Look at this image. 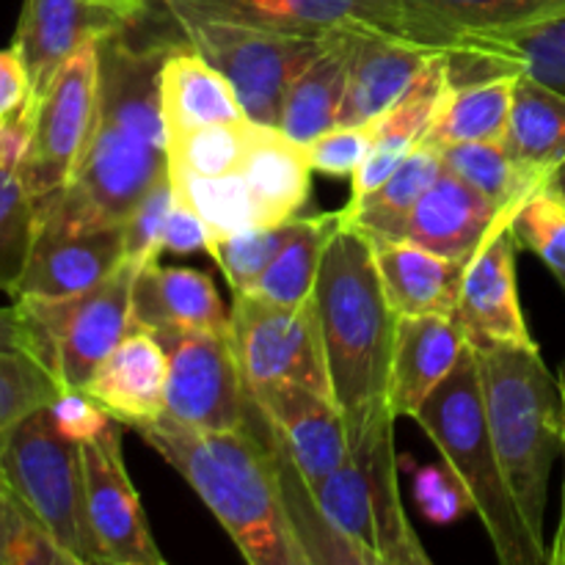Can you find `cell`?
Segmentation results:
<instances>
[{"label":"cell","instance_id":"f6af8a7d","mask_svg":"<svg viewBox=\"0 0 565 565\" xmlns=\"http://www.w3.org/2000/svg\"><path fill=\"white\" fill-rule=\"evenodd\" d=\"M50 412H53L58 428L64 430L72 441H77V445L97 439V436H103L105 430L116 423V419L108 417L86 392L75 390L61 392L53 401V406H50Z\"/></svg>","mask_w":565,"mask_h":565},{"label":"cell","instance_id":"44dd1931","mask_svg":"<svg viewBox=\"0 0 565 565\" xmlns=\"http://www.w3.org/2000/svg\"><path fill=\"white\" fill-rule=\"evenodd\" d=\"M469 340L456 315L397 318L392 353V406L397 417H414L436 386L456 370Z\"/></svg>","mask_w":565,"mask_h":565},{"label":"cell","instance_id":"cb8c5ba5","mask_svg":"<svg viewBox=\"0 0 565 565\" xmlns=\"http://www.w3.org/2000/svg\"><path fill=\"white\" fill-rule=\"evenodd\" d=\"M160 108L166 138L218 121L248 119L232 83L177 33L160 70Z\"/></svg>","mask_w":565,"mask_h":565},{"label":"cell","instance_id":"f35d334b","mask_svg":"<svg viewBox=\"0 0 565 565\" xmlns=\"http://www.w3.org/2000/svg\"><path fill=\"white\" fill-rule=\"evenodd\" d=\"M292 226H296V218L274 226H254V230L237 232V235L210 241L207 254L221 268L232 292H246L263 276V270L274 263L279 248L292 235Z\"/></svg>","mask_w":565,"mask_h":565},{"label":"cell","instance_id":"5bb4252c","mask_svg":"<svg viewBox=\"0 0 565 565\" xmlns=\"http://www.w3.org/2000/svg\"><path fill=\"white\" fill-rule=\"evenodd\" d=\"M279 467L303 491H312L351 458L345 423L329 392L281 384L252 395Z\"/></svg>","mask_w":565,"mask_h":565},{"label":"cell","instance_id":"1f68e13d","mask_svg":"<svg viewBox=\"0 0 565 565\" xmlns=\"http://www.w3.org/2000/svg\"><path fill=\"white\" fill-rule=\"evenodd\" d=\"M340 221V210L318 215H298L292 235L279 248L274 263L263 270V276L248 287V296L285 303V307H301V303L312 301L326 243L334 235Z\"/></svg>","mask_w":565,"mask_h":565},{"label":"cell","instance_id":"d6a6232c","mask_svg":"<svg viewBox=\"0 0 565 565\" xmlns=\"http://www.w3.org/2000/svg\"><path fill=\"white\" fill-rule=\"evenodd\" d=\"M502 141L519 163L552 174L565 160V94L519 75Z\"/></svg>","mask_w":565,"mask_h":565},{"label":"cell","instance_id":"7c38bea8","mask_svg":"<svg viewBox=\"0 0 565 565\" xmlns=\"http://www.w3.org/2000/svg\"><path fill=\"white\" fill-rule=\"evenodd\" d=\"M166 351V417L196 430L248 428L257 417L232 331H160Z\"/></svg>","mask_w":565,"mask_h":565},{"label":"cell","instance_id":"c3c4849f","mask_svg":"<svg viewBox=\"0 0 565 565\" xmlns=\"http://www.w3.org/2000/svg\"><path fill=\"white\" fill-rule=\"evenodd\" d=\"M94 3L105 6V9L114 11L121 22L132 25V22H138L149 9H152L154 0H94Z\"/></svg>","mask_w":565,"mask_h":565},{"label":"cell","instance_id":"d590c367","mask_svg":"<svg viewBox=\"0 0 565 565\" xmlns=\"http://www.w3.org/2000/svg\"><path fill=\"white\" fill-rule=\"evenodd\" d=\"M252 119L218 121L169 138V169L182 177H230L246 163L254 141Z\"/></svg>","mask_w":565,"mask_h":565},{"label":"cell","instance_id":"8d00e7d4","mask_svg":"<svg viewBox=\"0 0 565 565\" xmlns=\"http://www.w3.org/2000/svg\"><path fill=\"white\" fill-rule=\"evenodd\" d=\"M36 232V199L20 166L0 160V290L14 298Z\"/></svg>","mask_w":565,"mask_h":565},{"label":"cell","instance_id":"b9f144b4","mask_svg":"<svg viewBox=\"0 0 565 565\" xmlns=\"http://www.w3.org/2000/svg\"><path fill=\"white\" fill-rule=\"evenodd\" d=\"M171 204H174V180L171 171L160 174L136 202V207L121 221L125 226V252L130 263L143 268L163 254V232L169 221Z\"/></svg>","mask_w":565,"mask_h":565},{"label":"cell","instance_id":"3957f363","mask_svg":"<svg viewBox=\"0 0 565 565\" xmlns=\"http://www.w3.org/2000/svg\"><path fill=\"white\" fill-rule=\"evenodd\" d=\"M138 434L202 497L248 563L309 565L259 408L248 428L196 430L163 414Z\"/></svg>","mask_w":565,"mask_h":565},{"label":"cell","instance_id":"603a6c76","mask_svg":"<svg viewBox=\"0 0 565 565\" xmlns=\"http://www.w3.org/2000/svg\"><path fill=\"white\" fill-rule=\"evenodd\" d=\"M132 326L160 331H230V309L202 270L147 263L132 285Z\"/></svg>","mask_w":565,"mask_h":565},{"label":"cell","instance_id":"ab89813d","mask_svg":"<svg viewBox=\"0 0 565 565\" xmlns=\"http://www.w3.org/2000/svg\"><path fill=\"white\" fill-rule=\"evenodd\" d=\"M0 565H75L0 475Z\"/></svg>","mask_w":565,"mask_h":565},{"label":"cell","instance_id":"e0dca14e","mask_svg":"<svg viewBox=\"0 0 565 565\" xmlns=\"http://www.w3.org/2000/svg\"><path fill=\"white\" fill-rule=\"evenodd\" d=\"M452 86L494 75H527L565 94V14L511 31L467 33L447 53Z\"/></svg>","mask_w":565,"mask_h":565},{"label":"cell","instance_id":"d6986e66","mask_svg":"<svg viewBox=\"0 0 565 565\" xmlns=\"http://www.w3.org/2000/svg\"><path fill=\"white\" fill-rule=\"evenodd\" d=\"M166 351L158 337L132 326L86 384V395L119 425L143 428L166 414Z\"/></svg>","mask_w":565,"mask_h":565},{"label":"cell","instance_id":"9a60e30c","mask_svg":"<svg viewBox=\"0 0 565 565\" xmlns=\"http://www.w3.org/2000/svg\"><path fill=\"white\" fill-rule=\"evenodd\" d=\"M127 259L125 226H83L36 202V232L14 301H61L108 279Z\"/></svg>","mask_w":565,"mask_h":565},{"label":"cell","instance_id":"5b68a950","mask_svg":"<svg viewBox=\"0 0 565 565\" xmlns=\"http://www.w3.org/2000/svg\"><path fill=\"white\" fill-rule=\"evenodd\" d=\"M414 423L439 447L441 458L467 489L497 557L505 565H550L524 527L502 475L486 414L478 351L467 345L461 362L419 406Z\"/></svg>","mask_w":565,"mask_h":565},{"label":"cell","instance_id":"4fadbf2b","mask_svg":"<svg viewBox=\"0 0 565 565\" xmlns=\"http://www.w3.org/2000/svg\"><path fill=\"white\" fill-rule=\"evenodd\" d=\"M519 204L502 210L469 257L463 270L456 318L475 351L483 348H539L530 334L516 285L519 241L513 215Z\"/></svg>","mask_w":565,"mask_h":565},{"label":"cell","instance_id":"7402d4cb","mask_svg":"<svg viewBox=\"0 0 565 565\" xmlns=\"http://www.w3.org/2000/svg\"><path fill=\"white\" fill-rule=\"evenodd\" d=\"M370 243L384 296L397 318L456 315L467 270L463 259L430 252L408 237H370Z\"/></svg>","mask_w":565,"mask_h":565},{"label":"cell","instance_id":"bcb514c9","mask_svg":"<svg viewBox=\"0 0 565 565\" xmlns=\"http://www.w3.org/2000/svg\"><path fill=\"white\" fill-rule=\"evenodd\" d=\"M210 241H213V235H210L204 218L196 213V207H193V204L174 188V204H171V213H169V221H166V232H163V252H174V254L207 252Z\"/></svg>","mask_w":565,"mask_h":565},{"label":"cell","instance_id":"52a82bcc","mask_svg":"<svg viewBox=\"0 0 565 565\" xmlns=\"http://www.w3.org/2000/svg\"><path fill=\"white\" fill-rule=\"evenodd\" d=\"M138 265L125 259L108 279L61 301H14L28 342L66 390L83 392L94 370L132 329Z\"/></svg>","mask_w":565,"mask_h":565},{"label":"cell","instance_id":"7a4b0ae2","mask_svg":"<svg viewBox=\"0 0 565 565\" xmlns=\"http://www.w3.org/2000/svg\"><path fill=\"white\" fill-rule=\"evenodd\" d=\"M174 39L141 36L138 22L99 39V105L86 154L75 180L39 204L72 224H121L169 171L160 70Z\"/></svg>","mask_w":565,"mask_h":565},{"label":"cell","instance_id":"4dcf8cb0","mask_svg":"<svg viewBox=\"0 0 565 565\" xmlns=\"http://www.w3.org/2000/svg\"><path fill=\"white\" fill-rule=\"evenodd\" d=\"M516 81L519 75L508 72L467 86H452L423 143L445 149L452 143L505 138Z\"/></svg>","mask_w":565,"mask_h":565},{"label":"cell","instance_id":"9c48e42d","mask_svg":"<svg viewBox=\"0 0 565 565\" xmlns=\"http://www.w3.org/2000/svg\"><path fill=\"white\" fill-rule=\"evenodd\" d=\"M171 22L177 33L232 83L248 119L265 127H279L281 105L292 81L326 42V36H298L199 17Z\"/></svg>","mask_w":565,"mask_h":565},{"label":"cell","instance_id":"ac0fdd59","mask_svg":"<svg viewBox=\"0 0 565 565\" xmlns=\"http://www.w3.org/2000/svg\"><path fill=\"white\" fill-rule=\"evenodd\" d=\"M121 28H127V22L94 0H25L11 47L20 53L31 77L28 119L33 121V108L44 88L81 44L110 36Z\"/></svg>","mask_w":565,"mask_h":565},{"label":"cell","instance_id":"277c9868","mask_svg":"<svg viewBox=\"0 0 565 565\" xmlns=\"http://www.w3.org/2000/svg\"><path fill=\"white\" fill-rule=\"evenodd\" d=\"M478 364L502 475L530 539L550 561L544 522L552 469L563 452L561 384L539 348H483Z\"/></svg>","mask_w":565,"mask_h":565},{"label":"cell","instance_id":"681fc988","mask_svg":"<svg viewBox=\"0 0 565 565\" xmlns=\"http://www.w3.org/2000/svg\"><path fill=\"white\" fill-rule=\"evenodd\" d=\"M557 384H561V401H563V456H565V362H563V367H561V379H557ZM557 541H565V483H563L561 524H557V533H555V541H552V544H557Z\"/></svg>","mask_w":565,"mask_h":565},{"label":"cell","instance_id":"ba28073f","mask_svg":"<svg viewBox=\"0 0 565 565\" xmlns=\"http://www.w3.org/2000/svg\"><path fill=\"white\" fill-rule=\"evenodd\" d=\"M154 6L171 20L199 17L298 36L351 31L434 53L452 50L450 39L414 14L406 0H154Z\"/></svg>","mask_w":565,"mask_h":565},{"label":"cell","instance_id":"f1b7e54d","mask_svg":"<svg viewBox=\"0 0 565 565\" xmlns=\"http://www.w3.org/2000/svg\"><path fill=\"white\" fill-rule=\"evenodd\" d=\"M64 392L28 342L17 307L0 309V452L28 414L53 406Z\"/></svg>","mask_w":565,"mask_h":565},{"label":"cell","instance_id":"ffe728a7","mask_svg":"<svg viewBox=\"0 0 565 565\" xmlns=\"http://www.w3.org/2000/svg\"><path fill=\"white\" fill-rule=\"evenodd\" d=\"M450 88L452 83L450 72H447V53H436L423 66V72L414 77L406 94L373 121V147H370L367 158L359 166L356 174L351 177L353 185L348 202H359L367 193H373L425 141Z\"/></svg>","mask_w":565,"mask_h":565},{"label":"cell","instance_id":"8992f818","mask_svg":"<svg viewBox=\"0 0 565 565\" xmlns=\"http://www.w3.org/2000/svg\"><path fill=\"white\" fill-rule=\"evenodd\" d=\"M0 475L72 563L99 565L88 527L81 445L58 428L50 406L17 425L0 452Z\"/></svg>","mask_w":565,"mask_h":565},{"label":"cell","instance_id":"6da1fadb","mask_svg":"<svg viewBox=\"0 0 565 565\" xmlns=\"http://www.w3.org/2000/svg\"><path fill=\"white\" fill-rule=\"evenodd\" d=\"M342 213V210H340ZM331 397L342 414L348 447L373 486L390 565H428L401 500L392 406V353L397 315L384 296L367 232L342 215L329 237L315 285Z\"/></svg>","mask_w":565,"mask_h":565},{"label":"cell","instance_id":"7bdbcfd3","mask_svg":"<svg viewBox=\"0 0 565 565\" xmlns=\"http://www.w3.org/2000/svg\"><path fill=\"white\" fill-rule=\"evenodd\" d=\"M375 125H337L303 143L312 171L329 177H353L373 147Z\"/></svg>","mask_w":565,"mask_h":565},{"label":"cell","instance_id":"ee69618b","mask_svg":"<svg viewBox=\"0 0 565 565\" xmlns=\"http://www.w3.org/2000/svg\"><path fill=\"white\" fill-rule=\"evenodd\" d=\"M414 500L428 522L452 524L472 511L467 489L456 480L450 467H419L414 472Z\"/></svg>","mask_w":565,"mask_h":565},{"label":"cell","instance_id":"74e56055","mask_svg":"<svg viewBox=\"0 0 565 565\" xmlns=\"http://www.w3.org/2000/svg\"><path fill=\"white\" fill-rule=\"evenodd\" d=\"M171 180H174L177 191L202 215L213 241L215 237H230L237 235V232L254 230V226H265L241 171L230 177L171 174Z\"/></svg>","mask_w":565,"mask_h":565},{"label":"cell","instance_id":"7dc6e473","mask_svg":"<svg viewBox=\"0 0 565 565\" xmlns=\"http://www.w3.org/2000/svg\"><path fill=\"white\" fill-rule=\"evenodd\" d=\"M28 103H31V77L20 53L14 47L0 50V121H14L25 116Z\"/></svg>","mask_w":565,"mask_h":565},{"label":"cell","instance_id":"8fae6325","mask_svg":"<svg viewBox=\"0 0 565 565\" xmlns=\"http://www.w3.org/2000/svg\"><path fill=\"white\" fill-rule=\"evenodd\" d=\"M99 105V39L61 64L33 108V130L20 174L31 196L44 199L75 180Z\"/></svg>","mask_w":565,"mask_h":565},{"label":"cell","instance_id":"836d02e7","mask_svg":"<svg viewBox=\"0 0 565 565\" xmlns=\"http://www.w3.org/2000/svg\"><path fill=\"white\" fill-rule=\"evenodd\" d=\"M439 154L447 171L467 180L500 207L524 202L530 193L539 191L550 180L546 171L519 163L502 138L452 143V147L439 149Z\"/></svg>","mask_w":565,"mask_h":565},{"label":"cell","instance_id":"d4e9b609","mask_svg":"<svg viewBox=\"0 0 565 565\" xmlns=\"http://www.w3.org/2000/svg\"><path fill=\"white\" fill-rule=\"evenodd\" d=\"M502 210L505 207L445 169L414 207L406 237L430 252L469 263Z\"/></svg>","mask_w":565,"mask_h":565},{"label":"cell","instance_id":"484cf974","mask_svg":"<svg viewBox=\"0 0 565 565\" xmlns=\"http://www.w3.org/2000/svg\"><path fill=\"white\" fill-rule=\"evenodd\" d=\"M362 36L351 31L329 33L323 47L298 72L281 105L279 130L292 141L309 143L320 132L340 125L342 99L351 81L353 58Z\"/></svg>","mask_w":565,"mask_h":565},{"label":"cell","instance_id":"83f0119b","mask_svg":"<svg viewBox=\"0 0 565 565\" xmlns=\"http://www.w3.org/2000/svg\"><path fill=\"white\" fill-rule=\"evenodd\" d=\"M434 55V50L414 44L362 36L342 99L340 125H367L386 114Z\"/></svg>","mask_w":565,"mask_h":565},{"label":"cell","instance_id":"e575fe53","mask_svg":"<svg viewBox=\"0 0 565 565\" xmlns=\"http://www.w3.org/2000/svg\"><path fill=\"white\" fill-rule=\"evenodd\" d=\"M408 9L452 42L467 33L511 31L565 14V0H406Z\"/></svg>","mask_w":565,"mask_h":565},{"label":"cell","instance_id":"60d3db41","mask_svg":"<svg viewBox=\"0 0 565 565\" xmlns=\"http://www.w3.org/2000/svg\"><path fill=\"white\" fill-rule=\"evenodd\" d=\"M513 232L519 246L539 254L546 268L565 285V202L550 180L519 204Z\"/></svg>","mask_w":565,"mask_h":565},{"label":"cell","instance_id":"816d5d0a","mask_svg":"<svg viewBox=\"0 0 565 565\" xmlns=\"http://www.w3.org/2000/svg\"><path fill=\"white\" fill-rule=\"evenodd\" d=\"M550 565H565V541L550 546Z\"/></svg>","mask_w":565,"mask_h":565},{"label":"cell","instance_id":"f546056e","mask_svg":"<svg viewBox=\"0 0 565 565\" xmlns=\"http://www.w3.org/2000/svg\"><path fill=\"white\" fill-rule=\"evenodd\" d=\"M445 171L439 149L419 143L373 193H367L359 202H348L342 215L362 226L370 237H406L408 221L414 207L425 196L436 177Z\"/></svg>","mask_w":565,"mask_h":565},{"label":"cell","instance_id":"4316f807","mask_svg":"<svg viewBox=\"0 0 565 565\" xmlns=\"http://www.w3.org/2000/svg\"><path fill=\"white\" fill-rule=\"evenodd\" d=\"M241 177L252 191L265 226L298 218L309 202L312 166L301 143L285 136L279 127L257 125Z\"/></svg>","mask_w":565,"mask_h":565},{"label":"cell","instance_id":"f907efd6","mask_svg":"<svg viewBox=\"0 0 565 565\" xmlns=\"http://www.w3.org/2000/svg\"><path fill=\"white\" fill-rule=\"evenodd\" d=\"M550 185L555 188L557 196H561L563 202H565V160H563V163L557 166V169L552 171V174H550Z\"/></svg>","mask_w":565,"mask_h":565},{"label":"cell","instance_id":"2e32d148","mask_svg":"<svg viewBox=\"0 0 565 565\" xmlns=\"http://www.w3.org/2000/svg\"><path fill=\"white\" fill-rule=\"evenodd\" d=\"M86 478V513L99 565H163L141 500L121 456L119 423L81 445Z\"/></svg>","mask_w":565,"mask_h":565},{"label":"cell","instance_id":"30bf717a","mask_svg":"<svg viewBox=\"0 0 565 565\" xmlns=\"http://www.w3.org/2000/svg\"><path fill=\"white\" fill-rule=\"evenodd\" d=\"M230 318L248 395L281 384H301L331 395L315 298L301 307H285L248 292H232Z\"/></svg>","mask_w":565,"mask_h":565}]
</instances>
